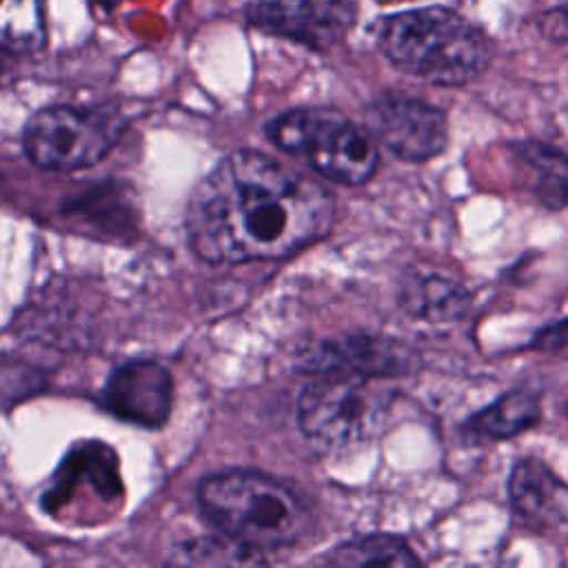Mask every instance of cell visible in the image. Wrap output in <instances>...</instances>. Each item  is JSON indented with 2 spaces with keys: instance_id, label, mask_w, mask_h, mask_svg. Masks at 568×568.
<instances>
[{
  "instance_id": "1",
  "label": "cell",
  "mask_w": 568,
  "mask_h": 568,
  "mask_svg": "<svg viewBox=\"0 0 568 568\" xmlns=\"http://www.w3.org/2000/svg\"><path fill=\"white\" fill-rule=\"evenodd\" d=\"M333 222L335 200L320 182L257 151L220 160L186 204L189 242L209 264L293 255Z\"/></svg>"
},
{
  "instance_id": "2",
  "label": "cell",
  "mask_w": 568,
  "mask_h": 568,
  "mask_svg": "<svg viewBox=\"0 0 568 568\" xmlns=\"http://www.w3.org/2000/svg\"><path fill=\"white\" fill-rule=\"evenodd\" d=\"M379 47L399 71L446 87L479 78L493 58L486 33L446 7L386 18L379 29Z\"/></svg>"
},
{
  "instance_id": "3",
  "label": "cell",
  "mask_w": 568,
  "mask_h": 568,
  "mask_svg": "<svg viewBox=\"0 0 568 568\" xmlns=\"http://www.w3.org/2000/svg\"><path fill=\"white\" fill-rule=\"evenodd\" d=\"M204 517L224 535L273 552L293 546L308 528V510L291 488L257 470H222L197 490Z\"/></svg>"
},
{
  "instance_id": "4",
  "label": "cell",
  "mask_w": 568,
  "mask_h": 568,
  "mask_svg": "<svg viewBox=\"0 0 568 568\" xmlns=\"http://www.w3.org/2000/svg\"><path fill=\"white\" fill-rule=\"evenodd\" d=\"M390 393L375 377L315 373L297 402V422L322 453H344L379 435L390 410Z\"/></svg>"
},
{
  "instance_id": "5",
  "label": "cell",
  "mask_w": 568,
  "mask_h": 568,
  "mask_svg": "<svg viewBox=\"0 0 568 568\" xmlns=\"http://www.w3.org/2000/svg\"><path fill=\"white\" fill-rule=\"evenodd\" d=\"M268 140L288 155H300L311 166L346 186L373 178L379 164L377 142L368 129L353 124L339 111L324 106L293 109L266 124Z\"/></svg>"
},
{
  "instance_id": "6",
  "label": "cell",
  "mask_w": 568,
  "mask_h": 568,
  "mask_svg": "<svg viewBox=\"0 0 568 568\" xmlns=\"http://www.w3.org/2000/svg\"><path fill=\"white\" fill-rule=\"evenodd\" d=\"M122 122L111 111L49 106L24 129L27 158L47 171H78L102 160L118 142Z\"/></svg>"
},
{
  "instance_id": "7",
  "label": "cell",
  "mask_w": 568,
  "mask_h": 568,
  "mask_svg": "<svg viewBox=\"0 0 568 568\" xmlns=\"http://www.w3.org/2000/svg\"><path fill=\"white\" fill-rule=\"evenodd\" d=\"M122 501V481L115 453L102 442H84L69 450L51 486L42 495V506L51 515L75 513L106 515Z\"/></svg>"
},
{
  "instance_id": "8",
  "label": "cell",
  "mask_w": 568,
  "mask_h": 568,
  "mask_svg": "<svg viewBox=\"0 0 568 568\" xmlns=\"http://www.w3.org/2000/svg\"><path fill=\"white\" fill-rule=\"evenodd\" d=\"M366 129L393 155L406 162H426L439 155L448 140L446 115L410 95H382L366 111Z\"/></svg>"
},
{
  "instance_id": "9",
  "label": "cell",
  "mask_w": 568,
  "mask_h": 568,
  "mask_svg": "<svg viewBox=\"0 0 568 568\" xmlns=\"http://www.w3.org/2000/svg\"><path fill=\"white\" fill-rule=\"evenodd\" d=\"M248 22L264 33L324 51L348 33L355 9L348 0H253Z\"/></svg>"
},
{
  "instance_id": "10",
  "label": "cell",
  "mask_w": 568,
  "mask_h": 568,
  "mask_svg": "<svg viewBox=\"0 0 568 568\" xmlns=\"http://www.w3.org/2000/svg\"><path fill=\"white\" fill-rule=\"evenodd\" d=\"M173 379L151 359L126 362L115 368L102 390V406L135 426L160 428L171 413Z\"/></svg>"
},
{
  "instance_id": "11",
  "label": "cell",
  "mask_w": 568,
  "mask_h": 568,
  "mask_svg": "<svg viewBox=\"0 0 568 568\" xmlns=\"http://www.w3.org/2000/svg\"><path fill=\"white\" fill-rule=\"evenodd\" d=\"M415 364V353L390 337L348 335L320 342L306 355V366L315 373H353L364 377L406 375Z\"/></svg>"
},
{
  "instance_id": "12",
  "label": "cell",
  "mask_w": 568,
  "mask_h": 568,
  "mask_svg": "<svg viewBox=\"0 0 568 568\" xmlns=\"http://www.w3.org/2000/svg\"><path fill=\"white\" fill-rule=\"evenodd\" d=\"M508 501L519 524L532 530H550L568 519V486L535 457L510 470Z\"/></svg>"
},
{
  "instance_id": "13",
  "label": "cell",
  "mask_w": 568,
  "mask_h": 568,
  "mask_svg": "<svg viewBox=\"0 0 568 568\" xmlns=\"http://www.w3.org/2000/svg\"><path fill=\"white\" fill-rule=\"evenodd\" d=\"M515 178L548 211L568 206V155L539 140L506 144Z\"/></svg>"
},
{
  "instance_id": "14",
  "label": "cell",
  "mask_w": 568,
  "mask_h": 568,
  "mask_svg": "<svg viewBox=\"0 0 568 568\" xmlns=\"http://www.w3.org/2000/svg\"><path fill=\"white\" fill-rule=\"evenodd\" d=\"M541 419V397L532 390H508L484 410L468 417L464 430L484 442L510 439Z\"/></svg>"
},
{
  "instance_id": "15",
  "label": "cell",
  "mask_w": 568,
  "mask_h": 568,
  "mask_svg": "<svg viewBox=\"0 0 568 568\" xmlns=\"http://www.w3.org/2000/svg\"><path fill=\"white\" fill-rule=\"evenodd\" d=\"M399 306L426 322H453L470 306L468 291L444 275H413L402 284Z\"/></svg>"
},
{
  "instance_id": "16",
  "label": "cell",
  "mask_w": 568,
  "mask_h": 568,
  "mask_svg": "<svg viewBox=\"0 0 568 568\" xmlns=\"http://www.w3.org/2000/svg\"><path fill=\"white\" fill-rule=\"evenodd\" d=\"M42 44V0H0V47L9 53H31Z\"/></svg>"
},
{
  "instance_id": "17",
  "label": "cell",
  "mask_w": 568,
  "mask_h": 568,
  "mask_svg": "<svg viewBox=\"0 0 568 568\" xmlns=\"http://www.w3.org/2000/svg\"><path fill=\"white\" fill-rule=\"evenodd\" d=\"M171 561L180 566H257L266 564V557L264 552L217 532L184 541Z\"/></svg>"
},
{
  "instance_id": "18",
  "label": "cell",
  "mask_w": 568,
  "mask_h": 568,
  "mask_svg": "<svg viewBox=\"0 0 568 568\" xmlns=\"http://www.w3.org/2000/svg\"><path fill=\"white\" fill-rule=\"evenodd\" d=\"M337 566H419L410 546L393 535H368L337 546L331 555Z\"/></svg>"
},
{
  "instance_id": "19",
  "label": "cell",
  "mask_w": 568,
  "mask_h": 568,
  "mask_svg": "<svg viewBox=\"0 0 568 568\" xmlns=\"http://www.w3.org/2000/svg\"><path fill=\"white\" fill-rule=\"evenodd\" d=\"M537 353H548L555 357H568V320L544 326L535 333L528 344Z\"/></svg>"
},
{
  "instance_id": "20",
  "label": "cell",
  "mask_w": 568,
  "mask_h": 568,
  "mask_svg": "<svg viewBox=\"0 0 568 568\" xmlns=\"http://www.w3.org/2000/svg\"><path fill=\"white\" fill-rule=\"evenodd\" d=\"M539 29L546 38H550L555 42H568V4L548 11L539 20Z\"/></svg>"
},
{
  "instance_id": "21",
  "label": "cell",
  "mask_w": 568,
  "mask_h": 568,
  "mask_svg": "<svg viewBox=\"0 0 568 568\" xmlns=\"http://www.w3.org/2000/svg\"><path fill=\"white\" fill-rule=\"evenodd\" d=\"M9 55H11V53H9V51H4V49L0 47V73L9 67Z\"/></svg>"
},
{
  "instance_id": "22",
  "label": "cell",
  "mask_w": 568,
  "mask_h": 568,
  "mask_svg": "<svg viewBox=\"0 0 568 568\" xmlns=\"http://www.w3.org/2000/svg\"><path fill=\"white\" fill-rule=\"evenodd\" d=\"M95 4H100V7H104V9H111V7H115L120 0H93Z\"/></svg>"
},
{
  "instance_id": "23",
  "label": "cell",
  "mask_w": 568,
  "mask_h": 568,
  "mask_svg": "<svg viewBox=\"0 0 568 568\" xmlns=\"http://www.w3.org/2000/svg\"><path fill=\"white\" fill-rule=\"evenodd\" d=\"M566 413H568V404H566Z\"/></svg>"
}]
</instances>
